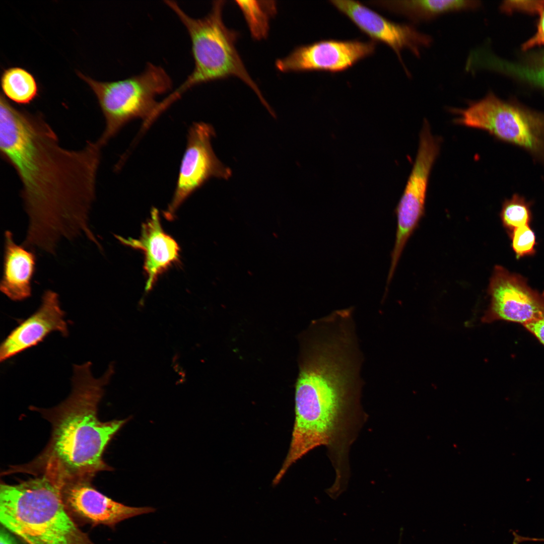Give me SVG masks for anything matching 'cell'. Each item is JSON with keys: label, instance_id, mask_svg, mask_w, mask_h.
Here are the masks:
<instances>
[{"label": "cell", "instance_id": "5", "mask_svg": "<svg viewBox=\"0 0 544 544\" xmlns=\"http://www.w3.org/2000/svg\"><path fill=\"white\" fill-rule=\"evenodd\" d=\"M165 4L176 15L186 28L191 43L194 67L185 80L170 94L174 102L192 88L201 84L235 77L255 93L273 116L275 114L257 84L249 75L236 47L239 33L224 24L222 13L225 1L213 2L209 14L201 18L189 16L173 1Z\"/></svg>", "mask_w": 544, "mask_h": 544}, {"label": "cell", "instance_id": "1", "mask_svg": "<svg viewBox=\"0 0 544 544\" xmlns=\"http://www.w3.org/2000/svg\"><path fill=\"white\" fill-rule=\"evenodd\" d=\"M0 151L15 170L29 219L23 245L54 254L62 238L84 235L100 245L89 225L102 147L97 141L69 149L40 113L0 96Z\"/></svg>", "mask_w": 544, "mask_h": 544}, {"label": "cell", "instance_id": "17", "mask_svg": "<svg viewBox=\"0 0 544 544\" xmlns=\"http://www.w3.org/2000/svg\"><path fill=\"white\" fill-rule=\"evenodd\" d=\"M369 3L416 21L429 20L448 12L475 9L480 5V1L464 0L381 1Z\"/></svg>", "mask_w": 544, "mask_h": 544}, {"label": "cell", "instance_id": "9", "mask_svg": "<svg viewBox=\"0 0 544 544\" xmlns=\"http://www.w3.org/2000/svg\"><path fill=\"white\" fill-rule=\"evenodd\" d=\"M214 136V128L210 124L199 122L190 126L176 188L164 213L167 220H173L180 205L209 179L231 177V170L221 163L213 150L211 139Z\"/></svg>", "mask_w": 544, "mask_h": 544}, {"label": "cell", "instance_id": "6", "mask_svg": "<svg viewBox=\"0 0 544 544\" xmlns=\"http://www.w3.org/2000/svg\"><path fill=\"white\" fill-rule=\"evenodd\" d=\"M95 94L105 120L97 141L103 147L129 121L142 119L146 125L159 114L158 96L170 91L172 81L161 66L148 62L140 74L124 79L100 82L77 71Z\"/></svg>", "mask_w": 544, "mask_h": 544}, {"label": "cell", "instance_id": "7", "mask_svg": "<svg viewBox=\"0 0 544 544\" xmlns=\"http://www.w3.org/2000/svg\"><path fill=\"white\" fill-rule=\"evenodd\" d=\"M455 123L484 130L526 151L544 165V114L506 103L492 94L455 109Z\"/></svg>", "mask_w": 544, "mask_h": 544}, {"label": "cell", "instance_id": "18", "mask_svg": "<svg viewBox=\"0 0 544 544\" xmlns=\"http://www.w3.org/2000/svg\"><path fill=\"white\" fill-rule=\"evenodd\" d=\"M1 80L3 95L16 103L29 104L38 95V87L36 79L24 69L16 66L5 69Z\"/></svg>", "mask_w": 544, "mask_h": 544}, {"label": "cell", "instance_id": "8", "mask_svg": "<svg viewBox=\"0 0 544 544\" xmlns=\"http://www.w3.org/2000/svg\"><path fill=\"white\" fill-rule=\"evenodd\" d=\"M440 141L424 121L416 159L396 209L397 228L389 274L393 275L404 247L425 211L430 175L440 151Z\"/></svg>", "mask_w": 544, "mask_h": 544}, {"label": "cell", "instance_id": "25", "mask_svg": "<svg viewBox=\"0 0 544 544\" xmlns=\"http://www.w3.org/2000/svg\"><path fill=\"white\" fill-rule=\"evenodd\" d=\"M523 325L544 345V315Z\"/></svg>", "mask_w": 544, "mask_h": 544}, {"label": "cell", "instance_id": "16", "mask_svg": "<svg viewBox=\"0 0 544 544\" xmlns=\"http://www.w3.org/2000/svg\"><path fill=\"white\" fill-rule=\"evenodd\" d=\"M4 238L0 290L10 300L22 301L32 295L31 283L36 270V257L31 249L16 244L11 231H6Z\"/></svg>", "mask_w": 544, "mask_h": 544}, {"label": "cell", "instance_id": "15", "mask_svg": "<svg viewBox=\"0 0 544 544\" xmlns=\"http://www.w3.org/2000/svg\"><path fill=\"white\" fill-rule=\"evenodd\" d=\"M115 237L120 243L144 253V268L147 276L145 291H150L158 278L179 260V247L176 242L164 231L158 210L153 208L150 219L143 224L138 239Z\"/></svg>", "mask_w": 544, "mask_h": 544}, {"label": "cell", "instance_id": "27", "mask_svg": "<svg viewBox=\"0 0 544 544\" xmlns=\"http://www.w3.org/2000/svg\"><path fill=\"white\" fill-rule=\"evenodd\" d=\"M401 533H402V532L401 531V532H400V539H399V544H400V542H401Z\"/></svg>", "mask_w": 544, "mask_h": 544}, {"label": "cell", "instance_id": "10", "mask_svg": "<svg viewBox=\"0 0 544 544\" xmlns=\"http://www.w3.org/2000/svg\"><path fill=\"white\" fill-rule=\"evenodd\" d=\"M488 294L490 303L482 318L483 323L504 320L524 325L544 315V294L501 266L494 268Z\"/></svg>", "mask_w": 544, "mask_h": 544}, {"label": "cell", "instance_id": "2", "mask_svg": "<svg viewBox=\"0 0 544 544\" xmlns=\"http://www.w3.org/2000/svg\"><path fill=\"white\" fill-rule=\"evenodd\" d=\"M295 389L290 448L306 455L321 446L348 454L367 419L361 402L364 361L356 326L334 319L312 324Z\"/></svg>", "mask_w": 544, "mask_h": 544}, {"label": "cell", "instance_id": "3", "mask_svg": "<svg viewBox=\"0 0 544 544\" xmlns=\"http://www.w3.org/2000/svg\"><path fill=\"white\" fill-rule=\"evenodd\" d=\"M92 363L73 365L72 389L69 397L49 411L52 434L45 469L64 482L90 480L97 472L110 470L103 460V453L114 435L127 420L101 422L98 406L103 387L113 372L110 366L105 374L95 378Z\"/></svg>", "mask_w": 544, "mask_h": 544}, {"label": "cell", "instance_id": "23", "mask_svg": "<svg viewBox=\"0 0 544 544\" xmlns=\"http://www.w3.org/2000/svg\"><path fill=\"white\" fill-rule=\"evenodd\" d=\"M502 8L507 11L516 9L539 13L544 8V1H507L503 4Z\"/></svg>", "mask_w": 544, "mask_h": 544}, {"label": "cell", "instance_id": "24", "mask_svg": "<svg viewBox=\"0 0 544 544\" xmlns=\"http://www.w3.org/2000/svg\"><path fill=\"white\" fill-rule=\"evenodd\" d=\"M540 18L536 34L524 43L523 48H529L535 45H544V8L539 13Z\"/></svg>", "mask_w": 544, "mask_h": 544}, {"label": "cell", "instance_id": "21", "mask_svg": "<svg viewBox=\"0 0 544 544\" xmlns=\"http://www.w3.org/2000/svg\"><path fill=\"white\" fill-rule=\"evenodd\" d=\"M510 233L512 248L517 258L534 253L535 236L529 225L518 227Z\"/></svg>", "mask_w": 544, "mask_h": 544}, {"label": "cell", "instance_id": "20", "mask_svg": "<svg viewBox=\"0 0 544 544\" xmlns=\"http://www.w3.org/2000/svg\"><path fill=\"white\" fill-rule=\"evenodd\" d=\"M530 203L518 194L506 199L502 205L500 217L504 226L510 232L522 226L529 225L531 219Z\"/></svg>", "mask_w": 544, "mask_h": 544}, {"label": "cell", "instance_id": "4", "mask_svg": "<svg viewBox=\"0 0 544 544\" xmlns=\"http://www.w3.org/2000/svg\"><path fill=\"white\" fill-rule=\"evenodd\" d=\"M63 484L46 471L18 484H1L2 525L28 544H93L65 508Z\"/></svg>", "mask_w": 544, "mask_h": 544}, {"label": "cell", "instance_id": "13", "mask_svg": "<svg viewBox=\"0 0 544 544\" xmlns=\"http://www.w3.org/2000/svg\"><path fill=\"white\" fill-rule=\"evenodd\" d=\"M62 495L65 508L72 518L92 525L102 524L114 528L125 519L155 511L150 507H131L116 502L94 488L89 480L64 482Z\"/></svg>", "mask_w": 544, "mask_h": 544}, {"label": "cell", "instance_id": "12", "mask_svg": "<svg viewBox=\"0 0 544 544\" xmlns=\"http://www.w3.org/2000/svg\"><path fill=\"white\" fill-rule=\"evenodd\" d=\"M329 3L372 41L390 47L401 63L400 53L403 49H408L419 56L421 49L432 42L430 36L411 25L392 22L360 2L330 1Z\"/></svg>", "mask_w": 544, "mask_h": 544}, {"label": "cell", "instance_id": "19", "mask_svg": "<svg viewBox=\"0 0 544 544\" xmlns=\"http://www.w3.org/2000/svg\"><path fill=\"white\" fill-rule=\"evenodd\" d=\"M242 12L252 37L260 40L268 35L270 19L277 13L275 2L273 1H236Z\"/></svg>", "mask_w": 544, "mask_h": 544}, {"label": "cell", "instance_id": "22", "mask_svg": "<svg viewBox=\"0 0 544 544\" xmlns=\"http://www.w3.org/2000/svg\"><path fill=\"white\" fill-rule=\"evenodd\" d=\"M519 76L544 87V57L540 63L532 67H513Z\"/></svg>", "mask_w": 544, "mask_h": 544}, {"label": "cell", "instance_id": "14", "mask_svg": "<svg viewBox=\"0 0 544 544\" xmlns=\"http://www.w3.org/2000/svg\"><path fill=\"white\" fill-rule=\"evenodd\" d=\"M38 309L20 321L0 346V361L4 362L37 346L51 333L58 332L63 337L69 334L65 312L61 308L58 295L47 290L42 295Z\"/></svg>", "mask_w": 544, "mask_h": 544}, {"label": "cell", "instance_id": "26", "mask_svg": "<svg viewBox=\"0 0 544 544\" xmlns=\"http://www.w3.org/2000/svg\"><path fill=\"white\" fill-rule=\"evenodd\" d=\"M0 544H19L15 538L5 527H1L0 531Z\"/></svg>", "mask_w": 544, "mask_h": 544}, {"label": "cell", "instance_id": "11", "mask_svg": "<svg viewBox=\"0 0 544 544\" xmlns=\"http://www.w3.org/2000/svg\"><path fill=\"white\" fill-rule=\"evenodd\" d=\"M376 42L359 40L325 39L295 48L278 59L276 68L283 73L346 71L375 52Z\"/></svg>", "mask_w": 544, "mask_h": 544}]
</instances>
